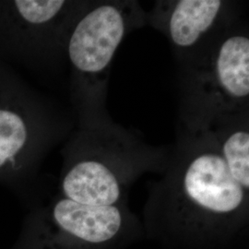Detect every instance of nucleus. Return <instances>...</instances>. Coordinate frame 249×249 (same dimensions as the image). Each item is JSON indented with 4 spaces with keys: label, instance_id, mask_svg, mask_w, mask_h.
I'll return each mask as SVG.
<instances>
[{
    "label": "nucleus",
    "instance_id": "1",
    "mask_svg": "<svg viewBox=\"0 0 249 249\" xmlns=\"http://www.w3.org/2000/svg\"><path fill=\"white\" fill-rule=\"evenodd\" d=\"M145 237L165 249H232L249 232V190L218 146L188 151L168 166L144 209Z\"/></svg>",
    "mask_w": 249,
    "mask_h": 249
},
{
    "label": "nucleus",
    "instance_id": "2",
    "mask_svg": "<svg viewBox=\"0 0 249 249\" xmlns=\"http://www.w3.org/2000/svg\"><path fill=\"white\" fill-rule=\"evenodd\" d=\"M66 160L63 196L90 206L126 205L127 191L137 178L161 166L155 157L92 147L83 133L71 143Z\"/></svg>",
    "mask_w": 249,
    "mask_h": 249
},
{
    "label": "nucleus",
    "instance_id": "3",
    "mask_svg": "<svg viewBox=\"0 0 249 249\" xmlns=\"http://www.w3.org/2000/svg\"><path fill=\"white\" fill-rule=\"evenodd\" d=\"M44 102L0 61V174L23 168L52 142V117Z\"/></svg>",
    "mask_w": 249,
    "mask_h": 249
},
{
    "label": "nucleus",
    "instance_id": "4",
    "mask_svg": "<svg viewBox=\"0 0 249 249\" xmlns=\"http://www.w3.org/2000/svg\"><path fill=\"white\" fill-rule=\"evenodd\" d=\"M48 221L54 249H125L145 237L127 205L90 206L62 196L50 206Z\"/></svg>",
    "mask_w": 249,
    "mask_h": 249
},
{
    "label": "nucleus",
    "instance_id": "5",
    "mask_svg": "<svg viewBox=\"0 0 249 249\" xmlns=\"http://www.w3.org/2000/svg\"><path fill=\"white\" fill-rule=\"evenodd\" d=\"M82 4L61 0L0 1V52L21 62L66 45Z\"/></svg>",
    "mask_w": 249,
    "mask_h": 249
},
{
    "label": "nucleus",
    "instance_id": "6",
    "mask_svg": "<svg viewBox=\"0 0 249 249\" xmlns=\"http://www.w3.org/2000/svg\"><path fill=\"white\" fill-rule=\"evenodd\" d=\"M127 28L126 12L115 3L83 10L75 20L65 48L80 96L104 80Z\"/></svg>",
    "mask_w": 249,
    "mask_h": 249
},
{
    "label": "nucleus",
    "instance_id": "7",
    "mask_svg": "<svg viewBox=\"0 0 249 249\" xmlns=\"http://www.w3.org/2000/svg\"><path fill=\"white\" fill-rule=\"evenodd\" d=\"M209 83L214 105L231 107L249 101V36L235 34L222 41L211 62Z\"/></svg>",
    "mask_w": 249,
    "mask_h": 249
},
{
    "label": "nucleus",
    "instance_id": "8",
    "mask_svg": "<svg viewBox=\"0 0 249 249\" xmlns=\"http://www.w3.org/2000/svg\"><path fill=\"white\" fill-rule=\"evenodd\" d=\"M225 2L219 0H180L172 3L166 30L172 43L190 48L204 37L223 14Z\"/></svg>",
    "mask_w": 249,
    "mask_h": 249
},
{
    "label": "nucleus",
    "instance_id": "9",
    "mask_svg": "<svg viewBox=\"0 0 249 249\" xmlns=\"http://www.w3.org/2000/svg\"><path fill=\"white\" fill-rule=\"evenodd\" d=\"M217 146L231 178L249 190V130L247 128L231 130Z\"/></svg>",
    "mask_w": 249,
    "mask_h": 249
}]
</instances>
